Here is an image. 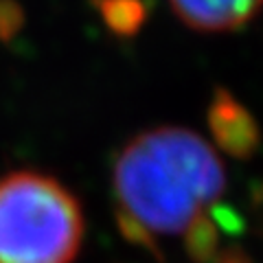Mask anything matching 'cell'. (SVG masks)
I'll list each match as a JSON object with an SVG mask.
<instances>
[{
    "instance_id": "277c9868",
    "label": "cell",
    "mask_w": 263,
    "mask_h": 263,
    "mask_svg": "<svg viewBox=\"0 0 263 263\" xmlns=\"http://www.w3.org/2000/svg\"><path fill=\"white\" fill-rule=\"evenodd\" d=\"M169 5L186 27L200 33L237 31L263 9V0H169Z\"/></svg>"
},
{
    "instance_id": "3957f363",
    "label": "cell",
    "mask_w": 263,
    "mask_h": 263,
    "mask_svg": "<svg viewBox=\"0 0 263 263\" xmlns=\"http://www.w3.org/2000/svg\"><path fill=\"white\" fill-rule=\"evenodd\" d=\"M209 127L215 143L233 158H250L261 143L257 119L228 88H217L213 92Z\"/></svg>"
},
{
    "instance_id": "6da1fadb",
    "label": "cell",
    "mask_w": 263,
    "mask_h": 263,
    "mask_svg": "<svg viewBox=\"0 0 263 263\" xmlns=\"http://www.w3.org/2000/svg\"><path fill=\"white\" fill-rule=\"evenodd\" d=\"M119 224L143 246L195 233L226 189L217 152L186 127H154L123 147L112 174Z\"/></svg>"
},
{
    "instance_id": "8992f818",
    "label": "cell",
    "mask_w": 263,
    "mask_h": 263,
    "mask_svg": "<svg viewBox=\"0 0 263 263\" xmlns=\"http://www.w3.org/2000/svg\"><path fill=\"white\" fill-rule=\"evenodd\" d=\"M24 27V9L18 0H0V42L7 44Z\"/></svg>"
},
{
    "instance_id": "5b68a950",
    "label": "cell",
    "mask_w": 263,
    "mask_h": 263,
    "mask_svg": "<svg viewBox=\"0 0 263 263\" xmlns=\"http://www.w3.org/2000/svg\"><path fill=\"white\" fill-rule=\"evenodd\" d=\"M92 7L105 29L119 37L136 35L149 15L145 0H92Z\"/></svg>"
},
{
    "instance_id": "7a4b0ae2",
    "label": "cell",
    "mask_w": 263,
    "mask_h": 263,
    "mask_svg": "<svg viewBox=\"0 0 263 263\" xmlns=\"http://www.w3.org/2000/svg\"><path fill=\"white\" fill-rule=\"evenodd\" d=\"M84 213L60 180L37 171L0 178V263H72Z\"/></svg>"
}]
</instances>
